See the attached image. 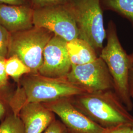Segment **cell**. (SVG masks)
<instances>
[{"label": "cell", "instance_id": "cell-23", "mask_svg": "<svg viewBox=\"0 0 133 133\" xmlns=\"http://www.w3.org/2000/svg\"><path fill=\"white\" fill-rule=\"evenodd\" d=\"M24 2V0H0V4L5 5H21Z\"/></svg>", "mask_w": 133, "mask_h": 133}, {"label": "cell", "instance_id": "cell-12", "mask_svg": "<svg viewBox=\"0 0 133 133\" xmlns=\"http://www.w3.org/2000/svg\"><path fill=\"white\" fill-rule=\"evenodd\" d=\"M66 49L71 65H82L93 62L97 58L95 49L79 38L66 42Z\"/></svg>", "mask_w": 133, "mask_h": 133}, {"label": "cell", "instance_id": "cell-8", "mask_svg": "<svg viewBox=\"0 0 133 133\" xmlns=\"http://www.w3.org/2000/svg\"><path fill=\"white\" fill-rule=\"evenodd\" d=\"M43 104L60 118L68 133H104L105 131V128L76 109L69 98Z\"/></svg>", "mask_w": 133, "mask_h": 133}, {"label": "cell", "instance_id": "cell-1", "mask_svg": "<svg viewBox=\"0 0 133 133\" xmlns=\"http://www.w3.org/2000/svg\"><path fill=\"white\" fill-rule=\"evenodd\" d=\"M19 82L20 86L10 96L9 102L12 112L17 115L20 108L24 104L45 103L85 93L72 85L66 78H50L38 73L25 75Z\"/></svg>", "mask_w": 133, "mask_h": 133}, {"label": "cell", "instance_id": "cell-14", "mask_svg": "<svg viewBox=\"0 0 133 133\" xmlns=\"http://www.w3.org/2000/svg\"><path fill=\"white\" fill-rule=\"evenodd\" d=\"M0 133H25L24 126L18 115L8 114L0 124Z\"/></svg>", "mask_w": 133, "mask_h": 133}, {"label": "cell", "instance_id": "cell-3", "mask_svg": "<svg viewBox=\"0 0 133 133\" xmlns=\"http://www.w3.org/2000/svg\"><path fill=\"white\" fill-rule=\"evenodd\" d=\"M107 44L99 57L105 62L112 78L114 91L128 111L133 108L128 86L129 57L118 38L114 23L110 22L107 32Z\"/></svg>", "mask_w": 133, "mask_h": 133}, {"label": "cell", "instance_id": "cell-5", "mask_svg": "<svg viewBox=\"0 0 133 133\" xmlns=\"http://www.w3.org/2000/svg\"><path fill=\"white\" fill-rule=\"evenodd\" d=\"M53 36L48 30L36 27L10 33L6 58L15 56L31 69V74H38L43 64L44 48Z\"/></svg>", "mask_w": 133, "mask_h": 133}, {"label": "cell", "instance_id": "cell-18", "mask_svg": "<svg viewBox=\"0 0 133 133\" xmlns=\"http://www.w3.org/2000/svg\"><path fill=\"white\" fill-rule=\"evenodd\" d=\"M44 133H68L64 125L59 120H55L49 125Z\"/></svg>", "mask_w": 133, "mask_h": 133}, {"label": "cell", "instance_id": "cell-2", "mask_svg": "<svg viewBox=\"0 0 133 133\" xmlns=\"http://www.w3.org/2000/svg\"><path fill=\"white\" fill-rule=\"evenodd\" d=\"M69 99L76 109L104 128L133 125V116L114 90L83 93Z\"/></svg>", "mask_w": 133, "mask_h": 133}, {"label": "cell", "instance_id": "cell-25", "mask_svg": "<svg viewBox=\"0 0 133 133\" xmlns=\"http://www.w3.org/2000/svg\"><path fill=\"white\" fill-rule=\"evenodd\" d=\"M132 98H133V96H132Z\"/></svg>", "mask_w": 133, "mask_h": 133}, {"label": "cell", "instance_id": "cell-21", "mask_svg": "<svg viewBox=\"0 0 133 133\" xmlns=\"http://www.w3.org/2000/svg\"><path fill=\"white\" fill-rule=\"evenodd\" d=\"M133 125L126 124L105 129L104 133H130Z\"/></svg>", "mask_w": 133, "mask_h": 133}, {"label": "cell", "instance_id": "cell-24", "mask_svg": "<svg viewBox=\"0 0 133 133\" xmlns=\"http://www.w3.org/2000/svg\"><path fill=\"white\" fill-rule=\"evenodd\" d=\"M130 133H133V126H132V129H131V131Z\"/></svg>", "mask_w": 133, "mask_h": 133}, {"label": "cell", "instance_id": "cell-7", "mask_svg": "<svg viewBox=\"0 0 133 133\" xmlns=\"http://www.w3.org/2000/svg\"><path fill=\"white\" fill-rule=\"evenodd\" d=\"M34 27L45 29L66 42L78 38L76 21L65 5L39 8L34 10Z\"/></svg>", "mask_w": 133, "mask_h": 133}, {"label": "cell", "instance_id": "cell-6", "mask_svg": "<svg viewBox=\"0 0 133 133\" xmlns=\"http://www.w3.org/2000/svg\"><path fill=\"white\" fill-rule=\"evenodd\" d=\"M66 80L85 93L114 90L112 78L104 60L98 57L93 62L71 65Z\"/></svg>", "mask_w": 133, "mask_h": 133}, {"label": "cell", "instance_id": "cell-9", "mask_svg": "<svg viewBox=\"0 0 133 133\" xmlns=\"http://www.w3.org/2000/svg\"><path fill=\"white\" fill-rule=\"evenodd\" d=\"M71 67L66 41L54 35L44 48L43 64L38 74L50 78H66Z\"/></svg>", "mask_w": 133, "mask_h": 133}, {"label": "cell", "instance_id": "cell-13", "mask_svg": "<svg viewBox=\"0 0 133 133\" xmlns=\"http://www.w3.org/2000/svg\"><path fill=\"white\" fill-rule=\"evenodd\" d=\"M5 67L8 76L17 82H19L21 77L25 75L31 73V69L15 56L6 58Z\"/></svg>", "mask_w": 133, "mask_h": 133}, {"label": "cell", "instance_id": "cell-15", "mask_svg": "<svg viewBox=\"0 0 133 133\" xmlns=\"http://www.w3.org/2000/svg\"><path fill=\"white\" fill-rule=\"evenodd\" d=\"M105 5L109 9L123 15L133 22V0H105Z\"/></svg>", "mask_w": 133, "mask_h": 133}, {"label": "cell", "instance_id": "cell-4", "mask_svg": "<svg viewBox=\"0 0 133 133\" xmlns=\"http://www.w3.org/2000/svg\"><path fill=\"white\" fill-rule=\"evenodd\" d=\"M65 6L76 21L78 38L88 43L97 53H101L107 34L100 0H71Z\"/></svg>", "mask_w": 133, "mask_h": 133}, {"label": "cell", "instance_id": "cell-19", "mask_svg": "<svg viewBox=\"0 0 133 133\" xmlns=\"http://www.w3.org/2000/svg\"><path fill=\"white\" fill-rule=\"evenodd\" d=\"M6 58L0 57V88L6 87L8 84V76L5 71V62Z\"/></svg>", "mask_w": 133, "mask_h": 133}, {"label": "cell", "instance_id": "cell-20", "mask_svg": "<svg viewBox=\"0 0 133 133\" xmlns=\"http://www.w3.org/2000/svg\"><path fill=\"white\" fill-rule=\"evenodd\" d=\"M129 72L128 86L129 90L131 97L133 96V52L128 55Z\"/></svg>", "mask_w": 133, "mask_h": 133}, {"label": "cell", "instance_id": "cell-22", "mask_svg": "<svg viewBox=\"0 0 133 133\" xmlns=\"http://www.w3.org/2000/svg\"><path fill=\"white\" fill-rule=\"evenodd\" d=\"M34 4L39 8L58 5L65 3L69 0H32Z\"/></svg>", "mask_w": 133, "mask_h": 133}, {"label": "cell", "instance_id": "cell-10", "mask_svg": "<svg viewBox=\"0 0 133 133\" xmlns=\"http://www.w3.org/2000/svg\"><path fill=\"white\" fill-rule=\"evenodd\" d=\"M54 114L43 103L31 102L22 105L18 115L25 133H42L55 120Z\"/></svg>", "mask_w": 133, "mask_h": 133}, {"label": "cell", "instance_id": "cell-11", "mask_svg": "<svg viewBox=\"0 0 133 133\" xmlns=\"http://www.w3.org/2000/svg\"><path fill=\"white\" fill-rule=\"evenodd\" d=\"M34 10L26 6L0 4V24L10 33L32 28Z\"/></svg>", "mask_w": 133, "mask_h": 133}, {"label": "cell", "instance_id": "cell-16", "mask_svg": "<svg viewBox=\"0 0 133 133\" xmlns=\"http://www.w3.org/2000/svg\"><path fill=\"white\" fill-rule=\"evenodd\" d=\"M10 39V32L0 24V57L6 58Z\"/></svg>", "mask_w": 133, "mask_h": 133}, {"label": "cell", "instance_id": "cell-17", "mask_svg": "<svg viewBox=\"0 0 133 133\" xmlns=\"http://www.w3.org/2000/svg\"><path fill=\"white\" fill-rule=\"evenodd\" d=\"M5 88H0V120L2 121L5 118L6 114V106L9 105V101L10 96H6L4 93ZM10 106V105H9Z\"/></svg>", "mask_w": 133, "mask_h": 133}]
</instances>
